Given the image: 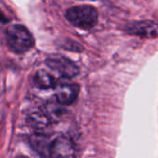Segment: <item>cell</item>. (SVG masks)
<instances>
[{
	"mask_svg": "<svg viewBox=\"0 0 158 158\" xmlns=\"http://www.w3.org/2000/svg\"><path fill=\"white\" fill-rule=\"evenodd\" d=\"M79 93V87L76 84H62L56 89V101L62 106L73 104Z\"/></svg>",
	"mask_w": 158,
	"mask_h": 158,
	"instance_id": "cell-6",
	"label": "cell"
},
{
	"mask_svg": "<svg viewBox=\"0 0 158 158\" xmlns=\"http://www.w3.org/2000/svg\"><path fill=\"white\" fill-rule=\"evenodd\" d=\"M46 64L49 69H51L63 78H74L79 72L77 66L73 61L63 56H53L47 58L46 60Z\"/></svg>",
	"mask_w": 158,
	"mask_h": 158,
	"instance_id": "cell-3",
	"label": "cell"
},
{
	"mask_svg": "<svg viewBox=\"0 0 158 158\" xmlns=\"http://www.w3.org/2000/svg\"><path fill=\"white\" fill-rule=\"evenodd\" d=\"M126 31L142 38H155L158 35V25L153 21H137L129 25Z\"/></svg>",
	"mask_w": 158,
	"mask_h": 158,
	"instance_id": "cell-5",
	"label": "cell"
},
{
	"mask_svg": "<svg viewBox=\"0 0 158 158\" xmlns=\"http://www.w3.org/2000/svg\"><path fill=\"white\" fill-rule=\"evenodd\" d=\"M7 46L15 53H24L30 50L34 41L30 31L21 25H11L6 31Z\"/></svg>",
	"mask_w": 158,
	"mask_h": 158,
	"instance_id": "cell-1",
	"label": "cell"
},
{
	"mask_svg": "<svg viewBox=\"0 0 158 158\" xmlns=\"http://www.w3.org/2000/svg\"><path fill=\"white\" fill-rule=\"evenodd\" d=\"M34 82L38 88L43 89V90L51 89L56 86L55 78L52 75H50L48 72L43 69L38 70L35 73L34 77Z\"/></svg>",
	"mask_w": 158,
	"mask_h": 158,
	"instance_id": "cell-7",
	"label": "cell"
},
{
	"mask_svg": "<svg viewBox=\"0 0 158 158\" xmlns=\"http://www.w3.org/2000/svg\"><path fill=\"white\" fill-rule=\"evenodd\" d=\"M50 123L51 120L44 111L34 112L29 116V124L35 131H43L47 129Z\"/></svg>",
	"mask_w": 158,
	"mask_h": 158,
	"instance_id": "cell-8",
	"label": "cell"
},
{
	"mask_svg": "<svg viewBox=\"0 0 158 158\" xmlns=\"http://www.w3.org/2000/svg\"><path fill=\"white\" fill-rule=\"evenodd\" d=\"M49 158H75V150L73 142L66 137H58L49 147Z\"/></svg>",
	"mask_w": 158,
	"mask_h": 158,
	"instance_id": "cell-4",
	"label": "cell"
},
{
	"mask_svg": "<svg viewBox=\"0 0 158 158\" xmlns=\"http://www.w3.org/2000/svg\"><path fill=\"white\" fill-rule=\"evenodd\" d=\"M98 11L91 6H77L69 8L66 11V19L74 26L89 30L98 22Z\"/></svg>",
	"mask_w": 158,
	"mask_h": 158,
	"instance_id": "cell-2",
	"label": "cell"
}]
</instances>
